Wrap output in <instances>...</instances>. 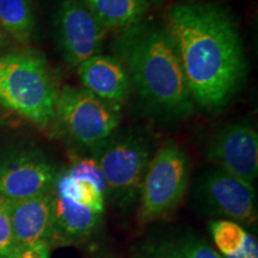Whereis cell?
<instances>
[{"instance_id": "9a60e30c", "label": "cell", "mask_w": 258, "mask_h": 258, "mask_svg": "<svg viewBox=\"0 0 258 258\" xmlns=\"http://www.w3.org/2000/svg\"><path fill=\"white\" fill-rule=\"evenodd\" d=\"M97 21L109 30H124L143 22L148 0H83Z\"/></svg>"}, {"instance_id": "5bb4252c", "label": "cell", "mask_w": 258, "mask_h": 258, "mask_svg": "<svg viewBox=\"0 0 258 258\" xmlns=\"http://www.w3.org/2000/svg\"><path fill=\"white\" fill-rule=\"evenodd\" d=\"M102 220L103 214L54 195L49 247L53 250L84 243L99 230Z\"/></svg>"}, {"instance_id": "6da1fadb", "label": "cell", "mask_w": 258, "mask_h": 258, "mask_svg": "<svg viewBox=\"0 0 258 258\" xmlns=\"http://www.w3.org/2000/svg\"><path fill=\"white\" fill-rule=\"evenodd\" d=\"M164 25L178 53L194 102L221 108L239 90L247 73L239 25L222 3H182L167 10Z\"/></svg>"}, {"instance_id": "7402d4cb", "label": "cell", "mask_w": 258, "mask_h": 258, "mask_svg": "<svg viewBox=\"0 0 258 258\" xmlns=\"http://www.w3.org/2000/svg\"><path fill=\"white\" fill-rule=\"evenodd\" d=\"M2 41H3V29L0 27V44H2Z\"/></svg>"}, {"instance_id": "ac0fdd59", "label": "cell", "mask_w": 258, "mask_h": 258, "mask_svg": "<svg viewBox=\"0 0 258 258\" xmlns=\"http://www.w3.org/2000/svg\"><path fill=\"white\" fill-rule=\"evenodd\" d=\"M0 27L21 43L34 40L37 19L32 0H0Z\"/></svg>"}, {"instance_id": "4fadbf2b", "label": "cell", "mask_w": 258, "mask_h": 258, "mask_svg": "<svg viewBox=\"0 0 258 258\" xmlns=\"http://www.w3.org/2000/svg\"><path fill=\"white\" fill-rule=\"evenodd\" d=\"M77 72L84 89L111 104L120 106L131 92L127 71L114 55L97 54L80 63Z\"/></svg>"}, {"instance_id": "30bf717a", "label": "cell", "mask_w": 258, "mask_h": 258, "mask_svg": "<svg viewBox=\"0 0 258 258\" xmlns=\"http://www.w3.org/2000/svg\"><path fill=\"white\" fill-rule=\"evenodd\" d=\"M206 157L214 166L253 184L258 176L257 131L243 122L225 125L211 138Z\"/></svg>"}, {"instance_id": "5b68a950", "label": "cell", "mask_w": 258, "mask_h": 258, "mask_svg": "<svg viewBox=\"0 0 258 258\" xmlns=\"http://www.w3.org/2000/svg\"><path fill=\"white\" fill-rule=\"evenodd\" d=\"M120 122V106L86 89L64 86L57 95L54 123L73 146L93 152L115 133Z\"/></svg>"}, {"instance_id": "3957f363", "label": "cell", "mask_w": 258, "mask_h": 258, "mask_svg": "<svg viewBox=\"0 0 258 258\" xmlns=\"http://www.w3.org/2000/svg\"><path fill=\"white\" fill-rule=\"evenodd\" d=\"M57 95L41 53L27 49L0 57V105L48 128L55 120Z\"/></svg>"}, {"instance_id": "e0dca14e", "label": "cell", "mask_w": 258, "mask_h": 258, "mask_svg": "<svg viewBox=\"0 0 258 258\" xmlns=\"http://www.w3.org/2000/svg\"><path fill=\"white\" fill-rule=\"evenodd\" d=\"M54 195L69 200L90 211L103 214L105 209V189L91 179L77 178L59 171L53 188Z\"/></svg>"}, {"instance_id": "2e32d148", "label": "cell", "mask_w": 258, "mask_h": 258, "mask_svg": "<svg viewBox=\"0 0 258 258\" xmlns=\"http://www.w3.org/2000/svg\"><path fill=\"white\" fill-rule=\"evenodd\" d=\"M209 233L221 258H258L257 239L237 222L213 220Z\"/></svg>"}, {"instance_id": "9c48e42d", "label": "cell", "mask_w": 258, "mask_h": 258, "mask_svg": "<svg viewBox=\"0 0 258 258\" xmlns=\"http://www.w3.org/2000/svg\"><path fill=\"white\" fill-rule=\"evenodd\" d=\"M53 25L63 59L76 67L99 54L108 32L83 0H60Z\"/></svg>"}, {"instance_id": "ba28073f", "label": "cell", "mask_w": 258, "mask_h": 258, "mask_svg": "<svg viewBox=\"0 0 258 258\" xmlns=\"http://www.w3.org/2000/svg\"><path fill=\"white\" fill-rule=\"evenodd\" d=\"M56 166L38 148H0V195L17 201L49 192L57 177Z\"/></svg>"}, {"instance_id": "8992f818", "label": "cell", "mask_w": 258, "mask_h": 258, "mask_svg": "<svg viewBox=\"0 0 258 258\" xmlns=\"http://www.w3.org/2000/svg\"><path fill=\"white\" fill-rule=\"evenodd\" d=\"M190 178V160L175 141H165L154 152L145 175L138 221L141 226L166 218L184 198Z\"/></svg>"}, {"instance_id": "d6986e66", "label": "cell", "mask_w": 258, "mask_h": 258, "mask_svg": "<svg viewBox=\"0 0 258 258\" xmlns=\"http://www.w3.org/2000/svg\"><path fill=\"white\" fill-rule=\"evenodd\" d=\"M17 257V246L10 220L9 200L0 195V258Z\"/></svg>"}, {"instance_id": "ffe728a7", "label": "cell", "mask_w": 258, "mask_h": 258, "mask_svg": "<svg viewBox=\"0 0 258 258\" xmlns=\"http://www.w3.org/2000/svg\"><path fill=\"white\" fill-rule=\"evenodd\" d=\"M50 249L43 247V249H35L23 251L18 254L17 258H50Z\"/></svg>"}, {"instance_id": "277c9868", "label": "cell", "mask_w": 258, "mask_h": 258, "mask_svg": "<svg viewBox=\"0 0 258 258\" xmlns=\"http://www.w3.org/2000/svg\"><path fill=\"white\" fill-rule=\"evenodd\" d=\"M153 154L150 138L137 131L115 132L92 152L105 180V199L120 212L139 205Z\"/></svg>"}, {"instance_id": "7c38bea8", "label": "cell", "mask_w": 258, "mask_h": 258, "mask_svg": "<svg viewBox=\"0 0 258 258\" xmlns=\"http://www.w3.org/2000/svg\"><path fill=\"white\" fill-rule=\"evenodd\" d=\"M9 209L18 254L28 250L50 249L49 235L54 213L53 190L34 198L9 201Z\"/></svg>"}, {"instance_id": "44dd1931", "label": "cell", "mask_w": 258, "mask_h": 258, "mask_svg": "<svg viewBox=\"0 0 258 258\" xmlns=\"http://www.w3.org/2000/svg\"><path fill=\"white\" fill-rule=\"evenodd\" d=\"M148 2L153 3V4H156V5H160V4H163V3H165L166 0H148Z\"/></svg>"}, {"instance_id": "7a4b0ae2", "label": "cell", "mask_w": 258, "mask_h": 258, "mask_svg": "<svg viewBox=\"0 0 258 258\" xmlns=\"http://www.w3.org/2000/svg\"><path fill=\"white\" fill-rule=\"evenodd\" d=\"M112 50L127 71L131 85L157 114L183 118L194 101L176 46L164 23L146 22L121 30Z\"/></svg>"}, {"instance_id": "52a82bcc", "label": "cell", "mask_w": 258, "mask_h": 258, "mask_svg": "<svg viewBox=\"0 0 258 258\" xmlns=\"http://www.w3.org/2000/svg\"><path fill=\"white\" fill-rule=\"evenodd\" d=\"M195 198L208 214L239 225H256L257 191L252 183L213 166L203 171L195 185Z\"/></svg>"}, {"instance_id": "8fae6325", "label": "cell", "mask_w": 258, "mask_h": 258, "mask_svg": "<svg viewBox=\"0 0 258 258\" xmlns=\"http://www.w3.org/2000/svg\"><path fill=\"white\" fill-rule=\"evenodd\" d=\"M129 258H221L202 235L188 226H165L147 232L129 247Z\"/></svg>"}]
</instances>
